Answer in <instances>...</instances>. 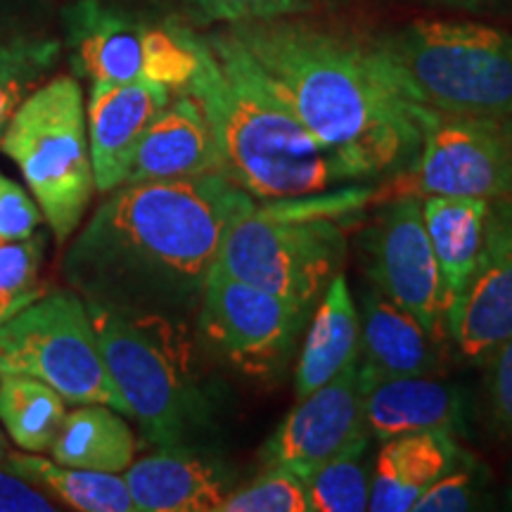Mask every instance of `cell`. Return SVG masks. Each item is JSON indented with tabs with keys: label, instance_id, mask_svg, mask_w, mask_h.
I'll return each instance as SVG.
<instances>
[{
	"label": "cell",
	"instance_id": "obj_1",
	"mask_svg": "<svg viewBox=\"0 0 512 512\" xmlns=\"http://www.w3.org/2000/svg\"><path fill=\"white\" fill-rule=\"evenodd\" d=\"M254 207L221 174L124 183L67 249L64 278L86 302L188 320L228 228Z\"/></svg>",
	"mask_w": 512,
	"mask_h": 512
},
{
	"label": "cell",
	"instance_id": "obj_2",
	"mask_svg": "<svg viewBox=\"0 0 512 512\" xmlns=\"http://www.w3.org/2000/svg\"><path fill=\"white\" fill-rule=\"evenodd\" d=\"M226 29L306 131L358 181L411 169L420 150L415 102L396 88L370 41L306 17Z\"/></svg>",
	"mask_w": 512,
	"mask_h": 512
},
{
	"label": "cell",
	"instance_id": "obj_3",
	"mask_svg": "<svg viewBox=\"0 0 512 512\" xmlns=\"http://www.w3.org/2000/svg\"><path fill=\"white\" fill-rule=\"evenodd\" d=\"M200 67L185 91L207 114L221 174L256 202L323 195L358 178L330 155L275 93L230 31L195 34Z\"/></svg>",
	"mask_w": 512,
	"mask_h": 512
},
{
	"label": "cell",
	"instance_id": "obj_4",
	"mask_svg": "<svg viewBox=\"0 0 512 512\" xmlns=\"http://www.w3.org/2000/svg\"><path fill=\"white\" fill-rule=\"evenodd\" d=\"M100 354L128 406V418L155 446H185L207 430L211 403L192 358L188 323L162 313L86 302Z\"/></svg>",
	"mask_w": 512,
	"mask_h": 512
},
{
	"label": "cell",
	"instance_id": "obj_5",
	"mask_svg": "<svg viewBox=\"0 0 512 512\" xmlns=\"http://www.w3.org/2000/svg\"><path fill=\"white\" fill-rule=\"evenodd\" d=\"M408 100L437 112L512 117V34L477 22L415 19L370 41Z\"/></svg>",
	"mask_w": 512,
	"mask_h": 512
},
{
	"label": "cell",
	"instance_id": "obj_6",
	"mask_svg": "<svg viewBox=\"0 0 512 512\" xmlns=\"http://www.w3.org/2000/svg\"><path fill=\"white\" fill-rule=\"evenodd\" d=\"M361 190L349 188L344 200ZM313 195L256 202L228 228L214 271L242 283L316 306L347 259V230L339 204L309 200Z\"/></svg>",
	"mask_w": 512,
	"mask_h": 512
},
{
	"label": "cell",
	"instance_id": "obj_7",
	"mask_svg": "<svg viewBox=\"0 0 512 512\" xmlns=\"http://www.w3.org/2000/svg\"><path fill=\"white\" fill-rule=\"evenodd\" d=\"M0 150L19 166L57 242L72 238L95 192L79 81L62 74L31 91L5 126Z\"/></svg>",
	"mask_w": 512,
	"mask_h": 512
},
{
	"label": "cell",
	"instance_id": "obj_8",
	"mask_svg": "<svg viewBox=\"0 0 512 512\" xmlns=\"http://www.w3.org/2000/svg\"><path fill=\"white\" fill-rule=\"evenodd\" d=\"M5 373L38 377L69 403H105L128 415L100 354L86 299L76 292H46L0 323V375Z\"/></svg>",
	"mask_w": 512,
	"mask_h": 512
},
{
	"label": "cell",
	"instance_id": "obj_9",
	"mask_svg": "<svg viewBox=\"0 0 512 512\" xmlns=\"http://www.w3.org/2000/svg\"><path fill=\"white\" fill-rule=\"evenodd\" d=\"M313 306L211 268L195 313L197 339L216 361L254 382L283 380Z\"/></svg>",
	"mask_w": 512,
	"mask_h": 512
},
{
	"label": "cell",
	"instance_id": "obj_10",
	"mask_svg": "<svg viewBox=\"0 0 512 512\" xmlns=\"http://www.w3.org/2000/svg\"><path fill=\"white\" fill-rule=\"evenodd\" d=\"M420 150L406 171L411 195L498 200L512 195V117L448 114L415 102Z\"/></svg>",
	"mask_w": 512,
	"mask_h": 512
},
{
	"label": "cell",
	"instance_id": "obj_11",
	"mask_svg": "<svg viewBox=\"0 0 512 512\" xmlns=\"http://www.w3.org/2000/svg\"><path fill=\"white\" fill-rule=\"evenodd\" d=\"M361 254L375 290L446 339L444 285L422 219V197L403 195L387 204L361 235Z\"/></svg>",
	"mask_w": 512,
	"mask_h": 512
},
{
	"label": "cell",
	"instance_id": "obj_12",
	"mask_svg": "<svg viewBox=\"0 0 512 512\" xmlns=\"http://www.w3.org/2000/svg\"><path fill=\"white\" fill-rule=\"evenodd\" d=\"M446 342L460 361L482 366L512 337V195L489 204L484 245L470 285L446 313Z\"/></svg>",
	"mask_w": 512,
	"mask_h": 512
},
{
	"label": "cell",
	"instance_id": "obj_13",
	"mask_svg": "<svg viewBox=\"0 0 512 512\" xmlns=\"http://www.w3.org/2000/svg\"><path fill=\"white\" fill-rule=\"evenodd\" d=\"M358 363H351L316 392L297 401L294 411L261 446L264 467H283L306 479L325 460L366 432Z\"/></svg>",
	"mask_w": 512,
	"mask_h": 512
},
{
	"label": "cell",
	"instance_id": "obj_14",
	"mask_svg": "<svg viewBox=\"0 0 512 512\" xmlns=\"http://www.w3.org/2000/svg\"><path fill=\"white\" fill-rule=\"evenodd\" d=\"M171 98L169 88L145 79L91 83L86 128L95 190L112 192L126 183L140 138Z\"/></svg>",
	"mask_w": 512,
	"mask_h": 512
},
{
	"label": "cell",
	"instance_id": "obj_15",
	"mask_svg": "<svg viewBox=\"0 0 512 512\" xmlns=\"http://www.w3.org/2000/svg\"><path fill=\"white\" fill-rule=\"evenodd\" d=\"M361 347H358V387L361 394L380 380L415 375H441L446 349L418 318L396 306L375 287L361 297Z\"/></svg>",
	"mask_w": 512,
	"mask_h": 512
},
{
	"label": "cell",
	"instance_id": "obj_16",
	"mask_svg": "<svg viewBox=\"0 0 512 512\" xmlns=\"http://www.w3.org/2000/svg\"><path fill=\"white\" fill-rule=\"evenodd\" d=\"M472 399L465 387L441 375L380 380L363 392V420L375 441L413 432H470Z\"/></svg>",
	"mask_w": 512,
	"mask_h": 512
},
{
	"label": "cell",
	"instance_id": "obj_17",
	"mask_svg": "<svg viewBox=\"0 0 512 512\" xmlns=\"http://www.w3.org/2000/svg\"><path fill=\"white\" fill-rule=\"evenodd\" d=\"M209 174H221L219 145L200 102L181 91L147 126L126 183L185 181Z\"/></svg>",
	"mask_w": 512,
	"mask_h": 512
},
{
	"label": "cell",
	"instance_id": "obj_18",
	"mask_svg": "<svg viewBox=\"0 0 512 512\" xmlns=\"http://www.w3.org/2000/svg\"><path fill=\"white\" fill-rule=\"evenodd\" d=\"M62 17L76 74L91 83L143 79L145 22L110 0H76Z\"/></svg>",
	"mask_w": 512,
	"mask_h": 512
},
{
	"label": "cell",
	"instance_id": "obj_19",
	"mask_svg": "<svg viewBox=\"0 0 512 512\" xmlns=\"http://www.w3.org/2000/svg\"><path fill=\"white\" fill-rule=\"evenodd\" d=\"M138 512H219L233 491L223 465L190 451L166 446L121 472Z\"/></svg>",
	"mask_w": 512,
	"mask_h": 512
},
{
	"label": "cell",
	"instance_id": "obj_20",
	"mask_svg": "<svg viewBox=\"0 0 512 512\" xmlns=\"http://www.w3.org/2000/svg\"><path fill=\"white\" fill-rule=\"evenodd\" d=\"M380 444L368 503L375 512L413 510L420 496L467 453L456 434L444 430L401 434Z\"/></svg>",
	"mask_w": 512,
	"mask_h": 512
},
{
	"label": "cell",
	"instance_id": "obj_21",
	"mask_svg": "<svg viewBox=\"0 0 512 512\" xmlns=\"http://www.w3.org/2000/svg\"><path fill=\"white\" fill-rule=\"evenodd\" d=\"M306 337L294 368V399H304L351 363H358L361 316L347 278L337 273L313 306Z\"/></svg>",
	"mask_w": 512,
	"mask_h": 512
},
{
	"label": "cell",
	"instance_id": "obj_22",
	"mask_svg": "<svg viewBox=\"0 0 512 512\" xmlns=\"http://www.w3.org/2000/svg\"><path fill=\"white\" fill-rule=\"evenodd\" d=\"M489 204V200L477 197L446 195H427L422 200V219L441 273L446 313L463 297L477 268Z\"/></svg>",
	"mask_w": 512,
	"mask_h": 512
},
{
	"label": "cell",
	"instance_id": "obj_23",
	"mask_svg": "<svg viewBox=\"0 0 512 512\" xmlns=\"http://www.w3.org/2000/svg\"><path fill=\"white\" fill-rule=\"evenodd\" d=\"M136 448V434L119 411L105 403H79L64 413L48 451L60 465L121 475L136 458Z\"/></svg>",
	"mask_w": 512,
	"mask_h": 512
},
{
	"label": "cell",
	"instance_id": "obj_24",
	"mask_svg": "<svg viewBox=\"0 0 512 512\" xmlns=\"http://www.w3.org/2000/svg\"><path fill=\"white\" fill-rule=\"evenodd\" d=\"M12 470L34 482L55 501L81 512H133L131 491L119 472H95L53 463L36 453H5Z\"/></svg>",
	"mask_w": 512,
	"mask_h": 512
},
{
	"label": "cell",
	"instance_id": "obj_25",
	"mask_svg": "<svg viewBox=\"0 0 512 512\" xmlns=\"http://www.w3.org/2000/svg\"><path fill=\"white\" fill-rule=\"evenodd\" d=\"M64 403L62 394L38 377L0 375V422L24 451H48L67 413Z\"/></svg>",
	"mask_w": 512,
	"mask_h": 512
},
{
	"label": "cell",
	"instance_id": "obj_26",
	"mask_svg": "<svg viewBox=\"0 0 512 512\" xmlns=\"http://www.w3.org/2000/svg\"><path fill=\"white\" fill-rule=\"evenodd\" d=\"M373 441L368 430L361 432L304 479L311 512L368 510L375 465Z\"/></svg>",
	"mask_w": 512,
	"mask_h": 512
},
{
	"label": "cell",
	"instance_id": "obj_27",
	"mask_svg": "<svg viewBox=\"0 0 512 512\" xmlns=\"http://www.w3.org/2000/svg\"><path fill=\"white\" fill-rule=\"evenodd\" d=\"M60 41L36 31L22 34L0 46V138L12 114L36 91L38 81L55 67Z\"/></svg>",
	"mask_w": 512,
	"mask_h": 512
},
{
	"label": "cell",
	"instance_id": "obj_28",
	"mask_svg": "<svg viewBox=\"0 0 512 512\" xmlns=\"http://www.w3.org/2000/svg\"><path fill=\"white\" fill-rule=\"evenodd\" d=\"M200 67L195 31L181 24H147L143 43V79L181 93Z\"/></svg>",
	"mask_w": 512,
	"mask_h": 512
},
{
	"label": "cell",
	"instance_id": "obj_29",
	"mask_svg": "<svg viewBox=\"0 0 512 512\" xmlns=\"http://www.w3.org/2000/svg\"><path fill=\"white\" fill-rule=\"evenodd\" d=\"M43 247H46V240L41 233H31L22 240L0 242V323L10 320L24 306L46 294V287L38 278Z\"/></svg>",
	"mask_w": 512,
	"mask_h": 512
},
{
	"label": "cell",
	"instance_id": "obj_30",
	"mask_svg": "<svg viewBox=\"0 0 512 512\" xmlns=\"http://www.w3.org/2000/svg\"><path fill=\"white\" fill-rule=\"evenodd\" d=\"M494 503L491 496V475L486 465L470 451L463 460L444 472L434 482L420 501L415 503V512H470L486 510Z\"/></svg>",
	"mask_w": 512,
	"mask_h": 512
},
{
	"label": "cell",
	"instance_id": "obj_31",
	"mask_svg": "<svg viewBox=\"0 0 512 512\" xmlns=\"http://www.w3.org/2000/svg\"><path fill=\"white\" fill-rule=\"evenodd\" d=\"M200 24H249L268 19L309 17L318 10L335 8L342 0H178Z\"/></svg>",
	"mask_w": 512,
	"mask_h": 512
},
{
	"label": "cell",
	"instance_id": "obj_32",
	"mask_svg": "<svg viewBox=\"0 0 512 512\" xmlns=\"http://www.w3.org/2000/svg\"><path fill=\"white\" fill-rule=\"evenodd\" d=\"M219 512H311L306 484L283 467H264L254 482L233 489Z\"/></svg>",
	"mask_w": 512,
	"mask_h": 512
},
{
	"label": "cell",
	"instance_id": "obj_33",
	"mask_svg": "<svg viewBox=\"0 0 512 512\" xmlns=\"http://www.w3.org/2000/svg\"><path fill=\"white\" fill-rule=\"evenodd\" d=\"M482 366V411L486 430L503 444H512V337L491 351Z\"/></svg>",
	"mask_w": 512,
	"mask_h": 512
},
{
	"label": "cell",
	"instance_id": "obj_34",
	"mask_svg": "<svg viewBox=\"0 0 512 512\" xmlns=\"http://www.w3.org/2000/svg\"><path fill=\"white\" fill-rule=\"evenodd\" d=\"M43 214L38 211L36 202L12 183L10 178L0 174V238L22 240L36 233Z\"/></svg>",
	"mask_w": 512,
	"mask_h": 512
},
{
	"label": "cell",
	"instance_id": "obj_35",
	"mask_svg": "<svg viewBox=\"0 0 512 512\" xmlns=\"http://www.w3.org/2000/svg\"><path fill=\"white\" fill-rule=\"evenodd\" d=\"M55 498L0 458V512H53Z\"/></svg>",
	"mask_w": 512,
	"mask_h": 512
},
{
	"label": "cell",
	"instance_id": "obj_36",
	"mask_svg": "<svg viewBox=\"0 0 512 512\" xmlns=\"http://www.w3.org/2000/svg\"><path fill=\"white\" fill-rule=\"evenodd\" d=\"M29 31L31 29H27V24H24V19L15 5L0 3V46L12 41V38L29 34Z\"/></svg>",
	"mask_w": 512,
	"mask_h": 512
},
{
	"label": "cell",
	"instance_id": "obj_37",
	"mask_svg": "<svg viewBox=\"0 0 512 512\" xmlns=\"http://www.w3.org/2000/svg\"><path fill=\"white\" fill-rule=\"evenodd\" d=\"M444 3H451V5H465V8H482V5L505 3V0H444Z\"/></svg>",
	"mask_w": 512,
	"mask_h": 512
},
{
	"label": "cell",
	"instance_id": "obj_38",
	"mask_svg": "<svg viewBox=\"0 0 512 512\" xmlns=\"http://www.w3.org/2000/svg\"><path fill=\"white\" fill-rule=\"evenodd\" d=\"M503 501H505V508L512 510V465L508 472V484H505V491H503Z\"/></svg>",
	"mask_w": 512,
	"mask_h": 512
},
{
	"label": "cell",
	"instance_id": "obj_39",
	"mask_svg": "<svg viewBox=\"0 0 512 512\" xmlns=\"http://www.w3.org/2000/svg\"><path fill=\"white\" fill-rule=\"evenodd\" d=\"M5 453H8V441H5L3 434H0V458H3Z\"/></svg>",
	"mask_w": 512,
	"mask_h": 512
}]
</instances>
